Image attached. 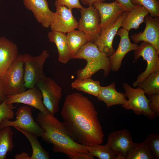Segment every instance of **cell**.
I'll return each mask as SVG.
<instances>
[{
    "mask_svg": "<svg viewBox=\"0 0 159 159\" xmlns=\"http://www.w3.org/2000/svg\"><path fill=\"white\" fill-rule=\"evenodd\" d=\"M61 114L63 122L72 139L86 146L101 144L104 134L92 102L78 93L67 95Z\"/></svg>",
    "mask_w": 159,
    "mask_h": 159,
    "instance_id": "1",
    "label": "cell"
},
{
    "mask_svg": "<svg viewBox=\"0 0 159 159\" xmlns=\"http://www.w3.org/2000/svg\"><path fill=\"white\" fill-rule=\"evenodd\" d=\"M36 121L43 131L41 137L45 142L52 145L54 153H62L69 158L79 152H89V146L74 141L63 122L60 121L54 115L39 112Z\"/></svg>",
    "mask_w": 159,
    "mask_h": 159,
    "instance_id": "2",
    "label": "cell"
},
{
    "mask_svg": "<svg viewBox=\"0 0 159 159\" xmlns=\"http://www.w3.org/2000/svg\"><path fill=\"white\" fill-rule=\"evenodd\" d=\"M83 59L87 62L86 66L77 72V79L91 78L100 70L106 77L111 70L109 57L101 52L93 42H88L80 49L73 59Z\"/></svg>",
    "mask_w": 159,
    "mask_h": 159,
    "instance_id": "3",
    "label": "cell"
},
{
    "mask_svg": "<svg viewBox=\"0 0 159 159\" xmlns=\"http://www.w3.org/2000/svg\"><path fill=\"white\" fill-rule=\"evenodd\" d=\"M6 96L25 91L23 54H19L1 78Z\"/></svg>",
    "mask_w": 159,
    "mask_h": 159,
    "instance_id": "4",
    "label": "cell"
},
{
    "mask_svg": "<svg viewBox=\"0 0 159 159\" xmlns=\"http://www.w3.org/2000/svg\"><path fill=\"white\" fill-rule=\"evenodd\" d=\"M49 56L46 50L34 56L30 54H23L25 85L29 88L34 87L38 82L46 76L43 71L44 63Z\"/></svg>",
    "mask_w": 159,
    "mask_h": 159,
    "instance_id": "5",
    "label": "cell"
},
{
    "mask_svg": "<svg viewBox=\"0 0 159 159\" xmlns=\"http://www.w3.org/2000/svg\"><path fill=\"white\" fill-rule=\"evenodd\" d=\"M123 87L128 100L122 105L126 110H132L137 115H144L148 118L153 120L157 116L150 110L149 106V100L143 90L139 87L134 88L127 83L124 82Z\"/></svg>",
    "mask_w": 159,
    "mask_h": 159,
    "instance_id": "6",
    "label": "cell"
},
{
    "mask_svg": "<svg viewBox=\"0 0 159 159\" xmlns=\"http://www.w3.org/2000/svg\"><path fill=\"white\" fill-rule=\"evenodd\" d=\"M159 53L151 44L147 42H142L138 48L135 51L134 59L136 62L142 57L146 61L147 66L145 70L137 77L133 83L134 87L144 80L151 74L159 71Z\"/></svg>",
    "mask_w": 159,
    "mask_h": 159,
    "instance_id": "7",
    "label": "cell"
},
{
    "mask_svg": "<svg viewBox=\"0 0 159 159\" xmlns=\"http://www.w3.org/2000/svg\"><path fill=\"white\" fill-rule=\"evenodd\" d=\"M36 86L40 90L43 103L49 113L54 115L57 113L62 97V88L54 80L46 76L39 80Z\"/></svg>",
    "mask_w": 159,
    "mask_h": 159,
    "instance_id": "8",
    "label": "cell"
},
{
    "mask_svg": "<svg viewBox=\"0 0 159 159\" xmlns=\"http://www.w3.org/2000/svg\"><path fill=\"white\" fill-rule=\"evenodd\" d=\"M16 115V119L14 121L4 119L0 125L1 129L7 126L16 127L32 133L38 137H41L43 130L34 119L32 110L29 107H20L17 110Z\"/></svg>",
    "mask_w": 159,
    "mask_h": 159,
    "instance_id": "9",
    "label": "cell"
},
{
    "mask_svg": "<svg viewBox=\"0 0 159 159\" xmlns=\"http://www.w3.org/2000/svg\"><path fill=\"white\" fill-rule=\"evenodd\" d=\"M79 30L86 36L88 42H94L100 32V18L97 10L92 6L80 9Z\"/></svg>",
    "mask_w": 159,
    "mask_h": 159,
    "instance_id": "10",
    "label": "cell"
},
{
    "mask_svg": "<svg viewBox=\"0 0 159 159\" xmlns=\"http://www.w3.org/2000/svg\"><path fill=\"white\" fill-rule=\"evenodd\" d=\"M107 143L116 154L118 159H126L128 152L134 142L130 131L126 129L110 133Z\"/></svg>",
    "mask_w": 159,
    "mask_h": 159,
    "instance_id": "11",
    "label": "cell"
},
{
    "mask_svg": "<svg viewBox=\"0 0 159 159\" xmlns=\"http://www.w3.org/2000/svg\"><path fill=\"white\" fill-rule=\"evenodd\" d=\"M28 89L19 94L6 96L7 103H22L34 107L43 113H50L43 103L42 95L39 88L36 85Z\"/></svg>",
    "mask_w": 159,
    "mask_h": 159,
    "instance_id": "12",
    "label": "cell"
},
{
    "mask_svg": "<svg viewBox=\"0 0 159 159\" xmlns=\"http://www.w3.org/2000/svg\"><path fill=\"white\" fill-rule=\"evenodd\" d=\"M145 27L142 32L135 33L130 36L134 43L140 42L148 43L153 45L159 53V17H152L149 14L145 16Z\"/></svg>",
    "mask_w": 159,
    "mask_h": 159,
    "instance_id": "13",
    "label": "cell"
},
{
    "mask_svg": "<svg viewBox=\"0 0 159 159\" xmlns=\"http://www.w3.org/2000/svg\"><path fill=\"white\" fill-rule=\"evenodd\" d=\"M127 14V11L124 12L114 23L101 30L99 36L94 42L99 49L108 57L115 52L112 47L113 39Z\"/></svg>",
    "mask_w": 159,
    "mask_h": 159,
    "instance_id": "14",
    "label": "cell"
},
{
    "mask_svg": "<svg viewBox=\"0 0 159 159\" xmlns=\"http://www.w3.org/2000/svg\"><path fill=\"white\" fill-rule=\"evenodd\" d=\"M92 6L98 12L101 30L114 23L124 12L127 11L123 6L115 1L110 3L97 2Z\"/></svg>",
    "mask_w": 159,
    "mask_h": 159,
    "instance_id": "15",
    "label": "cell"
},
{
    "mask_svg": "<svg viewBox=\"0 0 159 159\" xmlns=\"http://www.w3.org/2000/svg\"><path fill=\"white\" fill-rule=\"evenodd\" d=\"M56 7V11L50 27L51 30L66 34L78 28V22L73 16L72 10L64 6Z\"/></svg>",
    "mask_w": 159,
    "mask_h": 159,
    "instance_id": "16",
    "label": "cell"
},
{
    "mask_svg": "<svg viewBox=\"0 0 159 159\" xmlns=\"http://www.w3.org/2000/svg\"><path fill=\"white\" fill-rule=\"evenodd\" d=\"M129 32V31L123 28L119 29L117 31L116 35L120 37L119 46L114 53L109 57L111 70L113 71H117L126 54L131 51H135L138 47L137 44L130 42Z\"/></svg>",
    "mask_w": 159,
    "mask_h": 159,
    "instance_id": "17",
    "label": "cell"
},
{
    "mask_svg": "<svg viewBox=\"0 0 159 159\" xmlns=\"http://www.w3.org/2000/svg\"><path fill=\"white\" fill-rule=\"evenodd\" d=\"M25 7L31 11L37 22L44 27H50L54 12L49 9L47 0H23Z\"/></svg>",
    "mask_w": 159,
    "mask_h": 159,
    "instance_id": "18",
    "label": "cell"
},
{
    "mask_svg": "<svg viewBox=\"0 0 159 159\" xmlns=\"http://www.w3.org/2000/svg\"><path fill=\"white\" fill-rule=\"evenodd\" d=\"M19 54L15 44L5 37H0V77L4 75Z\"/></svg>",
    "mask_w": 159,
    "mask_h": 159,
    "instance_id": "19",
    "label": "cell"
},
{
    "mask_svg": "<svg viewBox=\"0 0 159 159\" xmlns=\"http://www.w3.org/2000/svg\"><path fill=\"white\" fill-rule=\"evenodd\" d=\"M97 97L99 100L105 103L108 109L114 105H122L127 100L125 93L119 92L116 90L115 82L107 86H101Z\"/></svg>",
    "mask_w": 159,
    "mask_h": 159,
    "instance_id": "20",
    "label": "cell"
},
{
    "mask_svg": "<svg viewBox=\"0 0 159 159\" xmlns=\"http://www.w3.org/2000/svg\"><path fill=\"white\" fill-rule=\"evenodd\" d=\"M49 41L56 45L58 52L59 62L64 64L70 60L65 33L54 30L49 32Z\"/></svg>",
    "mask_w": 159,
    "mask_h": 159,
    "instance_id": "21",
    "label": "cell"
},
{
    "mask_svg": "<svg viewBox=\"0 0 159 159\" xmlns=\"http://www.w3.org/2000/svg\"><path fill=\"white\" fill-rule=\"evenodd\" d=\"M149 11L142 6H135L130 11L127 12L126 17L121 24L122 28L129 31L132 29L136 30L144 22L146 16L149 14Z\"/></svg>",
    "mask_w": 159,
    "mask_h": 159,
    "instance_id": "22",
    "label": "cell"
},
{
    "mask_svg": "<svg viewBox=\"0 0 159 159\" xmlns=\"http://www.w3.org/2000/svg\"><path fill=\"white\" fill-rule=\"evenodd\" d=\"M66 39L70 59H73L81 48L88 42L84 33L79 30L67 33Z\"/></svg>",
    "mask_w": 159,
    "mask_h": 159,
    "instance_id": "23",
    "label": "cell"
},
{
    "mask_svg": "<svg viewBox=\"0 0 159 159\" xmlns=\"http://www.w3.org/2000/svg\"><path fill=\"white\" fill-rule=\"evenodd\" d=\"M14 127L21 132L29 141L32 149L31 159H49L50 155L48 152L44 149L37 139L38 137L34 134L16 127Z\"/></svg>",
    "mask_w": 159,
    "mask_h": 159,
    "instance_id": "24",
    "label": "cell"
},
{
    "mask_svg": "<svg viewBox=\"0 0 159 159\" xmlns=\"http://www.w3.org/2000/svg\"><path fill=\"white\" fill-rule=\"evenodd\" d=\"M100 84L99 81L94 80L91 78L77 79L72 82L71 87L97 97L100 91Z\"/></svg>",
    "mask_w": 159,
    "mask_h": 159,
    "instance_id": "25",
    "label": "cell"
},
{
    "mask_svg": "<svg viewBox=\"0 0 159 159\" xmlns=\"http://www.w3.org/2000/svg\"><path fill=\"white\" fill-rule=\"evenodd\" d=\"M13 132L10 127L7 126L0 130V159H5L8 152L14 149Z\"/></svg>",
    "mask_w": 159,
    "mask_h": 159,
    "instance_id": "26",
    "label": "cell"
},
{
    "mask_svg": "<svg viewBox=\"0 0 159 159\" xmlns=\"http://www.w3.org/2000/svg\"><path fill=\"white\" fill-rule=\"evenodd\" d=\"M126 159H154V158L145 140L139 143H134Z\"/></svg>",
    "mask_w": 159,
    "mask_h": 159,
    "instance_id": "27",
    "label": "cell"
},
{
    "mask_svg": "<svg viewBox=\"0 0 159 159\" xmlns=\"http://www.w3.org/2000/svg\"><path fill=\"white\" fill-rule=\"evenodd\" d=\"M148 96L159 94V71L152 73L137 86Z\"/></svg>",
    "mask_w": 159,
    "mask_h": 159,
    "instance_id": "28",
    "label": "cell"
},
{
    "mask_svg": "<svg viewBox=\"0 0 159 159\" xmlns=\"http://www.w3.org/2000/svg\"><path fill=\"white\" fill-rule=\"evenodd\" d=\"M88 146L89 152L94 157L100 159H118L116 155L107 143L103 145L97 144Z\"/></svg>",
    "mask_w": 159,
    "mask_h": 159,
    "instance_id": "29",
    "label": "cell"
},
{
    "mask_svg": "<svg viewBox=\"0 0 159 159\" xmlns=\"http://www.w3.org/2000/svg\"><path fill=\"white\" fill-rule=\"evenodd\" d=\"M135 6H142L149 12L152 17H159V1L158 0H130Z\"/></svg>",
    "mask_w": 159,
    "mask_h": 159,
    "instance_id": "30",
    "label": "cell"
},
{
    "mask_svg": "<svg viewBox=\"0 0 159 159\" xmlns=\"http://www.w3.org/2000/svg\"><path fill=\"white\" fill-rule=\"evenodd\" d=\"M154 159H159V134L153 133L149 135L145 140Z\"/></svg>",
    "mask_w": 159,
    "mask_h": 159,
    "instance_id": "31",
    "label": "cell"
},
{
    "mask_svg": "<svg viewBox=\"0 0 159 159\" xmlns=\"http://www.w3.org/2000/svg\"><path fill=\"white\" fill-rule=\"evenodd\" d=\"M14 108L13 104L7 103L6 97L3 102L0 104V126L4 119L10 120L14 118Z\"/></svg>",
    "mask_w": 159,
    "mask_h": 159,
    "instance_id": "32",
    "label": "cell"
},
{
    "mask_svg": "<svg viewBox=\"0 0 159 159\" xmlns=\"http://www.w3.org/2000/svg\"><path fill=\"white\" fill-rule=\"evenodd\" d=\"M54 4L55 6H64L71 10L74 8L81 9L83 8L79 0H56Z\"/></svg>",
    "mask_w": 159,
    "mask_h": 159,
    "instance_id": "33",
    "label": "cell"
},
{
    "mask_svg": "<svg viewBox=\"0 0 159 159\" xmlns=\"http://www.w3.org/2000/svg\"><path fill=\"white\" fill-rule=\"evenodd\" d=\"M149 100L148 106L151 111L157 117L159 116V94L148 96Z\"/></svg>",
    "mask_w": 159,
    "mask_h": 159,
    "instance_id": "34",
    "label": "cell"
},
{
    "mask_svg": "<svg viewBox=\"0 0 159 159\" xmlns=\"http://www.w3.org/2000/svg\"><path fill=\"white\" fill-rule=\"evenodd\" d=\"M71 159H94L93 157L89 152H81L74 156L69 158Z\"/></svg>",
    "mask_w": 159,
    "mask_h": 159,
    "instance_id": "35",
    "label": "cell"
},
{
    "mask_svg": "<svg viewBox=\"0 0 159 159\" xmlns=\"http://www.w3.org/2000/svg\"><path fill=\"white\" fill-rule=\"evenodd\" d=\"M115 1L123 6L127 12L130 11L135 6L131 4L130 0H115Z\"/></svg>",
    "mask_w": 159,
    "mask_h": 159,
    "instance_id": "36",
    "label": "cell"
},
{
    "mask_svg": "<svg viewBox=\"0 0 159 159\" xmlns=\"http://www.w3.org/2000/svg\"><path fill=\"white\" fill-rule=\"evenodd\" d=\"M6 97V95L2 82L1 78L0 77V104L3 102Z\"/></svg>",
    "mask_w": 159,
    "mask_h": 159,
    "instance_id": "37",
    "label": "cell"
},
{
    "mask_svg": "<svg viewBox=\"0 0 159 159\" xmlns=\"http://www.w3.org/2000/svg\"><path fill=\"white\" fill-rule=\"evenodd\" d=\"M15 159H31V156L27 153L21 152L16 154L14 156Z\"/></svg>",
    "mask_w": 159,
    "mask_h": 159,
    "instance_id": "38",
    "label": "cell"
},
{
    "mask_svg": "<svg viewBox=\"0 0 159 159\" xmlns=\"http://www.w3.org/2000/svg\"><path fill=\"white\" fill-rule=\"evenodd\" d=\"M84 5H87L89 6H93L95 3L104 2L105 0H80ZM114 1V0H111Z\"/></svg>",
    "mask_w": 159,
    "mask_h": 159,
    "instance_id": "39",
    "label": "cell"
},
{
    "mask_svg": "<svg viewBox=\"0 0 159 159\" xmlns=\"http://www.w3.org/2000/svg\"><path fill=\"white\" fill-rule=\"evenodd\" d=\"M158 0V1H159V0Z\"/></svg>",
    "mask_w": 159,
    "mask_h": 159,
    "instance_id": "40",
    "label": "cell"
},
{
    "mask_svg": "<svg viewBox=\"0 0 159 159\" xmlns=\"http://www.w3.org/2000/svg\"><path fill=\"white\" fill-rule=\"evenodd\" d=\"M1 129L0 128V130Z\"/></svg>",
    "mask_w": 159,
    "mask_h": 159,
    "instance_id": "41",
    "label": "cell"
},
{
    "mask_svg": "<svg viewBox=\"0 0 159 159\" xmlns=\"http://www.w3.org/2000/svg\"></svg>",
    "mask_w": 159,
    "mask_h": 159,
    "instance_id": "42",
    "label": "cell"
}]
</instances>
